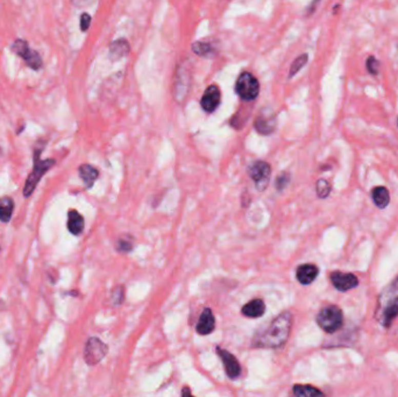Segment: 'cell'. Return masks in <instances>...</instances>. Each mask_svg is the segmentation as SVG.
I'll return each mask as SVG.
<instances>
[{"label":"cell","mask_w":398,"mask_h":397,"mask_svg":"<svg viewBox=\"0 0 398 397\" xmlns=\"http://www.w3.org/2000/svg\"><path fill=\"white\" fill-rule=\"evenodd\" d=\"M292 325V314L282 312L271 322L268 329L254 339V345L257 347L278 348L287 343Z\"/></svg>","instance_id":"obj_1"},{"label":"cell","mask_w":398,"mask_h":397,"mask_svg":"<svg viewBox=\"0 0 398 397\" xmlns=\"http://www.w3.org/2000/svg\"><path fill=\"white\" fill-rule=\"evenodd\" d=\"M40 156H41V149H35V152H34L33 170L29 174L25 183V188H24L25 197H29L32 195L33 191L36 188V185L43 177V175H45L47 171H49L56 163L54 158L41 160Z\"/></svg>","instance_id":"obj_2"},{"label":"cell","mask_w":398,"mask_h":397,"mask_svg":"<svg viewBox=\"0 0 398 397\" xmlns=\"http://www.w3.org/2000/svg\"><path fill=\"white\" fill-rule=\"evenodd\" d=\"M317 323L327 333L336 332L343 326V311L336 305H327L319 311L317 316Z\"/></svg>","instance_id":"obj_3"},{"label":"cell","mask_w":398,"mask_h":397,"mask_svg":"<svg viewBox=\"0 0 398 397\" xmlns=\"http://www.w3.org/2000/svg\"><path fill=\"white\" fill-rule=\"evenodd\" d=\"M11 50L15 55L20 56L33 70H40L42 68L43 61L41 55L36 50L30 49L28 42L24 40V38H16L11 45Z\"/></svg>","instance_id":"obj_4"},{"label":"cell","mask_w":398,"mask_h":397,"mask_svg":"<svg viewBox=\"0 0 398 397\" xmlns=\"http://www.w3.org/2000/svg\"><path fill=\"white\" fill-rule=\"evenodd\" d=\"M235 91L244 101L252 102L260 92L258 81L250 72H244L235 83Z\"/></svg>","instance_id":"obj_5"},{"label":"cell","mask_w":398,"mask_h":397,"mask_svg":"<svg viewBox=\"0 0 398 397\" xmlns=\"http://www.w3.org/2000/svg\"><path fill=\"white\" fill-rule=\"evenodd\" d=\"M107 353V346L101 339L90 338L85 345L84 360L88 365L93 366L101 362Z\"/></svg>","instance_id":"obj_6"},{"label":"cell","mask_w":398,"mask_h":397,"mask_svg":"<svg viewBox=\"0 0 398 397\" xmlns=\"http://www.w3.org/2000/svg\"><path fill=\"white\" fill-rule=\"evenodd\" d=\"M248 174L250 176V178L255 182L256 188L260 190V191H262V190H265L268 187V183H269L271 168L269 166V163L257 161L249 167Z\"/></svg>","instance_id":"obj_7"},{"label":"cell","mask_w":398,"mask_h":397,"mask_svg":"<svg viewBox=\"0 0 398 397\" xmlns=\"http://www.w3.org/2000/svg\"><path fill=\"white\" fill-rule=\"evenodd\" d=\"M380 300L382 303L386 304L381 309V312H382L381 323H382L383 326L389 327L398 314V290L395 292V296L392 297L386 296V293H382Z\"/></svg>","instance_id":"obj_8"},{"label":"cell","mask_w":398,"mask_h":397,"mask_svg":"<svg viewBox=\"0 0 398 397\" xmlns=\"http://www.w3.org/2000/svg\"><path fill=\"white\" fill-rule=\"evenodd\" d=\"M331 281L333 286L339 291H348L350 289L357 287L359 280L354 274L334 271L331 274Z\"/></svg>","instance_id":"obj_9"},{"label":"cell","mask_w":398,"mask_h":397,"mask_svg":"<svg viewBox=\"0 0 398 397\" xmlns=\"http://www.w3.org/2000/svg\"><path fill=\"white\" fill-rule=\"evenodd\" d=\"M217 354L220 356V359H222L225 370H226V374L231 379L239 378V375L241 374V366L239 361L236 360V358L233 355L232 353L226 351V349H222L219 347L217 348Z\"/></svg>","instance_id":"obj_10"},{"label":"cell","mask_w":398,"mask_h":397,"mask_svg":"<svg viewBox=\"0 0 398 397\" xmlns=\"http://www.w3.org/2000/svg\"><path fill=\"white\" fill-rule=\"evenodd\" d=\"M220 103V90L217 85H211L203 94L201 104L207 113H212L217 110Z\"/></svg>","instance_id":"obj_11"},{"label":"cell","mask_w":398,"mask_h":397,"mask_svg":"<svg viewBox=\"0 0 398 397\" xmlns=\"http://www.w3.org/2000/svg\"><path fill=\"white\" fill-rule=\"evenodd\" d=\"M254 126L260 134H271V133L275 131L276 127V119L274 113H272V112L262 111L257 116Z\"/></svg>","instance_id":"obj_12"},{"label":"cell","mask_w":398,"mask_h":397,"mask_svg":"<svg viewBox=\"0 0 398 397\" xmlns=\"http://www.w3.org/2000/svg\"><path fill=\"white\" fill-rule=\"evenodd\" d=\"M318 267L314 265H311V263H306V265H302L298 267L297 269V280L300 281L302 284L304 286H308V284L312 283L315 277L318 276Z\"/></svg>","instance_id":"obj_13"},{"label":"cell","mask_w":398,"mask_h":397,"mask_svg":"<svg viewBox=\"0 0 398 397\" xmlns=\"http://www.w3.org/2000/svg\"><path fill=\"white\" fill-rule=\"evenodd\" d=\"M215 327V319L213 313H212L211 309H205L203 311L201 318H199L198 324H197V332L199 334L205 335L210 334Z\"/></svg>","instance_id":"obj_14"},{"label":"cell","mask_w":398,"mask_h":397,"mask_svg":"<svg viewBox=\"0 0 398 397\" xmlns=\"http://www.w3.org/2000/svg\"><path fill=\"white\" fill-rule=\"evenodd\" d=\"M68 230L73 235H79L84 230V218L78 211L70 210L68 212Z\"/></svg>","instance_id":"obj_15"},{"label":"cell","mask_w":398,"mask_h":397,"mask_svg":"<svg viewBox=\"0 0 398 397\" xmlns=\"http://www.w3.org/2000/svg\"><path fill=\"white\" fill-rule=\"evenodd\" d=\"M265 311H266L265 302L260 299L248 302V303L244 305V308H242V313H244L246 317H249V318L261 317L263 316Z\"/></svg>","instance_id":"obj_16"},{"label":"cell","mask_w":398,"mask_h":397,"mask_svg":"<svg viewBox=\"0 0 398 397\" xmlns=\"http://www.w3.org/2000/svg\"><path fill=\"white\" fill-rule=\"evenodd\" d=\"M129 53V43L125 38H119L111 43L110 46V57L112 61H118L125 57Z\"/></svg>","instance_id":"obj_17"},{"label":"cell","mask_w":398,"mask_h":397,"mask_svg":"<svg viewBox=\"0 0 398 397\" xmlns=\"http://www.w3.org/2000/svg\"><path fill=\"white\" fill-rule=\"evenodd\" d=\"M79 177L83 180L86 188H91L94 183V181L98 178L99 172L98 170L91 165H82L78 169Z\"/></svg>","instance_id":"obj_18"},{"label":"cell","mask_w":398,"mask_h":397,"mask_svg":"<svg viewBox=\"0 0 398 397\" xmlns=\"http://www.w3.org/2000/svg\"><path fill=\"white\" fill-rule=\"evenodd\" d=\"M371 197H373L376 206H379L380 209L387 208L389 202H390V195H389L388 189L384 187L374 188L371 190Z\"/></svg>","instance_id":"obj_19"},{"label":"cell","mask_w":398,"mask_h":397,"mask_svg":"<svg viewBox=\"0 0 398 397\" xmlns=\"http://www.w3.org/2000/svg\"><path fill=\"white\" fill-rule=\"evenodd\" d=\"M13 210H14V202L11 197L0 198V222L8 223L12 218Z\"/></svg>","instance_id":"obj_20"},{"label":"cell","mask_w":398,"mask_h":397,"mask_svg":"<svg viewBox=\"0 0 398 397\" xmlns=\"http://www.w3.org/2000/svg\"><path fill=\"white\" fill-rule=\"evenodd\" d=\"M293 395L298 397H311V396H320L323 395V392L312 386L296 385L293 386Z\"/></svg>","instance_id":"obj_21"},{"label":"cell","mask_w":398,"mask_h":397,"mask_svg":"<svg viewBox=\"0 0 398 397\" xmlns=\"http://www.w3.org/2000/svg\"><path fill=\"white\" fill-rule=\"evenodd\" d=\"M308 59H309V56L308 54H303L301 56H298V57L293 61V63L291 64V68H290V72H289V76L290 77H293L296 75V73L301 70V69L305 66L306 63H308Z\"/></svg>","instance_id":"obj_22"},{"label":"cell","mask_w":398,"mask_h":397,"mask_svg":"<svg viewBox=\"0 0 398 397\" xmlns=\"http://www.w3.org/2000/svg\"><path fill=\"white\" fill-rule=\"evenodd\" d=\"M192 51L198 56H204V57H206V56H209L212 51H213V49H212V47L207 45V43L194 42L192 45Z\"/></svg>","instance_id":"obj_23"},{"label":"cell","mask_w":398,"mask_h":397,"mask_svg":"<svg viewBox=\"0 0 398 397\" xmlns=\"http://www.w3.org/2000/svg\"><path fill=\"white\" fill-rule=\"evenodd\" d=\"M331 191V185L326 180H319L317 182V193L319 197L325 198Z\"/></svg>","instance_id":"obj_24"},{"label":"cell","mask_w":398,"mask_h":397,"mask_svg":"<svg viewBox=\"0 0 398 397\" xmlns=\"http://www.w3.org/2000/svg\"><path fill=\"white\" fill-rule=\"evenodd\" d=\"M366 66L369 73H371V75H377L380 71V62L375 58V56H369L368 59H367Z\"/></svg>","instance_id":"obj_25"},{"label":"cell","mask_w":398,"mask_h":397,"mask_svg":"<svg viewBox=\"0 0 398 397\" xmlns=\"http://www.w3.org/2000/svg\"><path fill=\"white\" fill-rule=\"evenodd\" d=\"M91 25V16L88 13H83L81 15V31L82 32H86L89 29Z\"/></svg>","instance_id":"obj_26"},{"label":"cell","mask_w":398,"mask_h":397,"mask_svg":"<svg viewBox=\"0 0 398 397\" xmlns=\"http://www.w3.org/2000/svg\"><path fill=\"white\" fill-rule=\"evenodd\" d=\"M132 248V244L131 243H126V241H120L118 245V249L123 252H127Z\"/></svg>","instance_id":"obj_27"}]
</instances>
